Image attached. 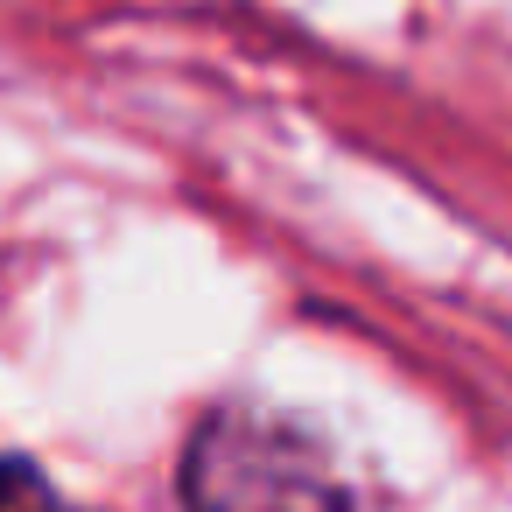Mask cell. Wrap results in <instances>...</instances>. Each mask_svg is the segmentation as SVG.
Listing matches in <instances>:
<instances>
[{
  "instance_id": "cell-1",
  "label": "cell",
  "mask_w": 512,
  "mask_h": 512,
  "mask_svg": "<svg viewBox=\"0 0 512 512\" xmlns=\"http://www.w3.org/2000/svg\"><path fill=\"white\" fill-rule=\"evenodd\" d=\"M183 512H351V491L295 421L218 407L183 449Z\"/></svg>"
},
{
  "instance_id": "cell-2",
  "label": "cell",
  "mask_w": 512,
  "mask_h": 512,
  "mask_svg": "<svg viewBox=\"0 0 512 512\" xmlns=\"http://www.w3.org/2000/svg\"><path fill=\"white\" fill-rule=\"evenodd\" d=\"M0 512H50V484L15 456H0Z\"/></svg>"
}]
</instances>
